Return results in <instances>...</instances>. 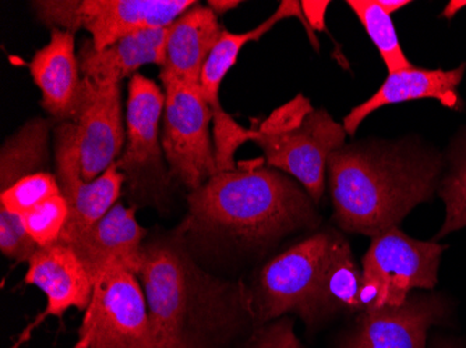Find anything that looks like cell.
Returning <instances> with one entry per match:
<instances>
[{"instance_id": "8992f818", "label": "cell", "mask_w": 466, "mask_h": 348, "mask_svg": "<svg viewBox=\"0 0 466 348\" xmlns=\"http://www.w3.org/2000/svg\"><path fill=\"white\" fill-rule=\"evenodd\" d=\"M196 0H35L36 18L46 27L75 34L87 31L96 49L140 33L167 28Z\"/></svg>"}, {"instance_id": "277c9868", "label": "cell", "mask_w": 466, "mask_h": 348, "mask_svg": "<svg viewBox=\"0 0 466 348\" xmlns=\"http://www.w3.org/2000/svg\"><path fill=\"white\" fill-rule=\"evenodd\" d=\"M339 234L332 229L311 233L261 266L248 286L258 328L288 315L298 316L309 333L323 328L321 297Z\"/></svg>"}, {"instance_id": "7a4b0ae2", "label": "cell", "mask_w": 466, "mask_h": 348, "mask_svg": "<svg viewBox=\"0 0 466 348\" xmlns=\"http://www.w3.org/2000/svg\"><path fill=\"white\" fill-rule=\"evenodd\" d=\"M143 250L138 279L154 348H238L258 329L248 284L204 268L179 226Z\"/></svg>"}, {"instance_id": "44dd1931", "label": "cell", "mask_w": 466, "mask_h": 348, "mask_svg": "<svg viewBox=\"0 0 466 348\" xmlns=\"http://www.w3.org/2000/svg\"><path fill=\"white\" fill-rule=\"evenodd\" d=\"M347 5L362 23L389 73L412 67L402 51L391 15L384 12L377 0H348Z\"/></svg>"}, {"instance_id": "d6986e66", "label": "cell", "mask_w": 466, "mask_h": 348, "mask_svg": "<svg viewBox=\"0 0 466 348\" xmlns=\"http://www.w3.org/2000/svg\"><path fill=\"white\" fill-rule=\"evenodd\" d=\"M167 28L140 31L99 51L91 39L83 41L77 52L81 75L96 85H116L147 65L161 66Z\"/></svg>"}, {"instance_id": "9a60e30c", "label": "cell", "mask_w": 466, "mask_h": 348, "mask_svg": "<svg viewBox=\"0 0 466 348\" xmlns=\"http://www.w3.org/2000/svg\"><path fill=\"white\" fill-rule=\"evenodd\" d=\"M136 206L117 203L98 224L69 245L84 263L94 283L117 266L138 276L143 266L147 230L136 219Z\"/></svg>"}, {"instance_id": "3957f363", "label": "cell", "mask_w": 466, "mask_h": 348, "mask_svg": "<svg viewBox=\"0 0 466 348\" xmlns=\"http://www.w3.org/2000/svg\"><path fill=\"white\" fill-rule=\"evenodd\" d=\"M441 167L436 154L408 140L345 144L327 167L335 224L370 238L400 226L439 190Z\"/></svg>"}, {"instance_id": "ba28073f", "label": "cell", "mask_w": 466, "mask_h": 348, "mask_svg": "<svg viewBox=\"0 0 466 348\" xmlns=\"http://www.w3.org/2000/svg\"><path fill=\"white\" fill-rule=\"evenodd\" d=\"M162 149L174 182L198 190L216 176L213 114L200 85L171 81L164 86Z\"/></svg>"}, {"instance_id": "5bb4252c", "label": "cell", "mask_w": 466, "mask_h": 348, "mask_svg": "<svg viewBox=\"0 0 466 348\" xmlns=\"http://www.w3.org/2000/svg\"><path fill=\"white\" fill-rule=\"evenodd\" d=\"M27 263L25 284L38 287L46 294V307L23 332L12 348H20L23 343L30 339L34 329L38 328L46 319L62 318L72 308L87 310L96 287V283L77 254L62 243L39 248Z\"/></svg>"}, {"instance_id": "e0dca14e", "label": "cell", "mask_w": 466, "mask_h": 348, "mask_svg": "<svg viewBox=\"0 0 466 348\" xmlns=\"http://www.w3.org/2000/svg\"><path fill=\"white\" fill-rule=\"evenodd\" d=\"M225 28L208 6L190 7L167 28L164 57L159 66L162 86L171 81L200 85L201 73Z\"/></svg>"}, {"instance_id": "4316f807", "label": "cell", "mask_w": 466, "mask_h": 348, "mask_svg": "<svg viewBox=\"0 0 466 348\" xmlns=\"http://www.w3.org/2000/svg\"><path fill=\"white\" fill-rule=\"evenodd\" d=\"M238 348H306L295 332V319L282 316L263 324Z\"/></svg>"}, {"instance_id": "9c48e42d", "label": "cell", "mask_w": 466, "mask_h": 348, "mask_svg": "<svg viewBox=\"0 0 466 348\" xmlns=\"http://www.w3.org/2000/svg\"><path fill=\"white\" fill-rule=\"evenodd\" d=\"M75 348H154L138 276L114 266L99 277Z\"/></svg>"}, {"instance_id": "7402d4cb", "label": "cell", "mask_w": 466, "mask_h": 348, "mask_svg": "<svg viewBox=\"0 0 466 348\" xmlns=\"http://www.w3.org/2000/svg\"><path fill=\"white\" fill-rule=\"evenodd\" d=\"M439 194L446 205V219L434 240L466 227V133L451 149L450 169L440 182Z\"/></svg>"}, {"instance_id": "ac0fdd59", "label": "cell", "mask_w": 466, "mask_h": 348, "mask_svg": "<svg viewBox=\"0 0 466 348\" xmlns=\"http://www.w3.org/2000/svg\"><path fill=\"white\" fill-rule=\"evenodd\" d=\"M28 69L41 93L44 111L57 123L70 122L83 84L75 34L51 30V39L35 52Z\"/></svg>"}, {"instance_id": "4fadbf2b", "label": "cell", "mask_w": 466, "mask_h": 348, "mask_svg": "<svg viewBox=\"0 0 466 348\" xmlns=\"http://www.w3.org/2000/svg\"><path fill=\"white\" fill-rule=\"evenodd\" d=\"M81 173L88 183L98 179L122 155L126 144L122 84L101 86L83 77L72 120Z\"/></svg>"}, {"instance_id": "52a82bcc", "label": "cell", "mask_w": 466, "mask_h": 348, "mask_svg": "<svg viewBox=\"0 0 466 348\" xmlns=\"http://www.w3.org/2000/svg\"><path fill=\"white\" fill-rule=\"evenodd\" d=\"M446 248L410 237L400 227L371 238L362 259L365 311L400 305L413 290H433Z\"/></svg>"}, {"instance_id": "484cf974", "label": "cell", "mask_w": 466, "mask_h": 348, "mask_svg": "<svg viewBox=\"0 0 466 348\" xmlns=\"http://www.w3.org/2000/svg\"><path fill=\"white\" fill-rule=\"evenodd\" d=\"M314 107L310 99L303 94H298L292 101L287 102L282 106L277 107L260 125L258 130L263 135L289 134L302 127L309 114H313Z\"/></svg>"}, {"instance_id": "30bf717a", "label": "cell", "mask_w": 466, "mask_h": 348, "mask_svg": "<svg viewBox=\"0 0 466 348\" xmlns=\"http://www.w3.org/2000/svg\"><path fill=\"white\" fill-rule=\"evenodd\" d=\"M450 318L444 295L412 292L400 305L359 313L332 348H429L431 328L449 323Z\"/></svg>"}, {"instance_id": "f546056e", "label": "cell", "mask_w": 466, "mask_h": 348, "mask_svg": "<svg viewBox=\"0 0 466 348\" xmlns=\"http://www.w3.org/2000/svg\"><path fill=\"white\" fill-rule=\"evenodd\" d=\"M377 2H379L380 6L383 7L384 12L389 13L390 15L410 5V0H377Z\"/></svg>"}, {"instance_id": "d4e9b609", "label": "cell", "mask_w": 466, "mask_h": 348, "mask_svg": "<svg viewBox=\"0 0 466 348\" xmlns=\"http://www.w3.org/2000/svg\"><path fill=\"white\" fill-rule=\"evenodd\" d=\"M38 250L21 217L0 209V253L17 263H28Z\"/></svg>"}, {"instance_id": "1f68e13d", "label": "cell", "mask_w": 466, "mask_h": 348, "mask_svg": "<svg viewBox=\"0 0 466 348\" xmlns=\"http://www.w3.org/2000/svg\"><path fill=\"white\" fill-rule=\"evenodd\" d=\"M466 6V2H460V0H457V2H451V4L447 6V9L444 10V13H442V15L447 18L454 17L455 15H457L458 10L462 9V7Z\"/></svg>"}, {"instance_id": "2e32d148", "label": "cell", "mask_w": 466, "mask_h": 348, "mask_svg": "<svg viewBox=\"0 0 466 348\" xmlns=\"http://www.w3.org/2000/svg\"><path fill=\"white\" fill-rule=\"evenodd\" d=\"M465 70L466 63H462L452 70H428L412 66L400 72L389 73L379 90L345 116L342 123L345 132L353 137L359 125L381 107L418 99H436L442 106L458 111L462 104L458 86Z\"/></svg>"}, {"instance_id": "5b68a950", "label": "cell", "mask_w": 466, "mask_h": 348, "mask_svg": "<svg viewBox=\"0 0 466 348\" xmlns=\"http://www.w3.org/2000/svg\"><path fill=\"white\" fill-rule=\"evenodd\" d=\"M165 91L146 77L133 75L127 85L126 102V144L116 164L127 184L133 206L167 208L171 185V173L165 164L162 149V116Z\"/></svg>"}, {"instance_id": "603a6c76", "label": "cell", "mask_w": 466, "mask_h": 348, "mask_svg": "<svg viewBox=\"0 0 466 348\" xmlns=\"http://www.w3.org/2000/svg\"><path fill=\"white\" fill-rule=\"evenodd\" d=\"M59 194L62 193L55 173L48 170L31 173L28 176L21 177L6 190L0 191V209L23 216L39 204L46 203Z\"/></svg>"}, {"instance_id": "8fae6325", "label": "cell", "mask_w": 466, "mask_h": 348, "mask_svg": "<svg viewBox=\"0 0 466 348\" xmlns=\"http://www.w3.org/2000/svg\"><path fill=\"white\" fill-rule=\"evenodd\" d=\"M347 135L344 125L329 112L314 109L296 132L275 137L258 132L254 143L263 149L269 167L299 183L319 205L326 191L329 156L345 145Z\"/></svg>"}, {"instance_id": "cb8c5ba5", "label": "cell", "mask_w": 466, "mask_h": 348, "mask_svg": "<svg viewBox=\"0 0 466 348\" xmlns=\"http://www.w3.org/2000/svg\"><path fill=\"white\" fill-rule=\"evenodd\" d=\"M21 221L39 248L56 244L69 221V205L62 194L39 204L23 214Z\"/></svg>"}, {"instance_id": "7c38bea8", "label": "cell", "mask_w": 466, "mask_h": 348, "mask_svg": "<svg viewBox=\"0 0 466 348\" xmlns=\"http://www.w3.org/2000/svg\"><path fill=\"white\" fill-rule=\"evenodd\" d=\"M55 176L69 205V221L59 243L70 244L108 214L122 197L126 179L117 164L88 183L81 173L72 123H57L54 130Z\"/></svg>"}, {"instance_id": "f1b7e54d", "label": "cell", "mask_w": 466, "mask_h": 348, "mask_svg": "<svg viewBox=\"0 0 466 348\" xmlns=\"http://www.w3.org/2000/svg\"><path fill=\"white\" fill-rule=\"evenodd\" d=\"M207 5H208V9L219 18L239 7L242 2L239 0H208Z\"/></svg>"}, {"instance_id": "ffe728a7", "label": "cell", "mask_w": 466, "mask_h": 348, "mask_svg": "<svg viewBox=\"0 0 466 348\" xmlns=\"http://www.w3.org/2000/svg\"><path fill=\"white\" fill-rule=\"evenodd\" d=\"M51 123L34 117L5 141L0 149V191L48 164Z\"/></svg>"}, {"instance_id": "6da1fadb", "label": "cell", "mask_w": 466, "mask_h": 348, "mask_svg": "<svg viewBox=\"0 0 466 348\" xmlns=\"http://www.w3.org/2000/svg\"><path fill=\"white\" fill-rule=\"evenodd\" d=\"M179 224L190 250L219 261H258L284 238L319 229L317 205L279 170L248 162L219 172L187 197Z\"/></svg>"}, {"instance_id": "83f0119b", "label": "cell", "mask_w": 466, "mask_h": 348, "mask_svg": "<svg viewBox=\"0 0 466 348\" xmlns=\"http://www.w3.org/2000/svg\"><path fill=\"white\" fill-rule=\"evenodd\" d=\"M303 15L308 23L309 31H310V42L314 48L319 49V41L316 39L314 31H326V13L329 9V2L327 0H303L300 2Z\"/></svg>"}, {"instance_id": "4dcf8cb0", "label": "cell", "mask_w": 466, "mask_h": 348, "mask_svg": "<svg viewBox=\"0 0 466 348\" xmlns=\"http://www.w3.org/2000/svg\"><path fill=\"white\" fill-rule=\"evenodd\" d=\"M431 348H466L465 343L454 339H436L431 344Z\"/></svg>"}]
</instances>
